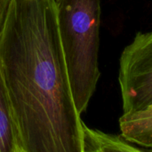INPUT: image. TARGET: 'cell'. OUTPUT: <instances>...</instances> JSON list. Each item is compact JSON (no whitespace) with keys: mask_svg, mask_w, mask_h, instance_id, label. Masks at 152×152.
Returning <instances> with one entry per match:
<instances>
[{"mask_svg":"<svg viewBox=\"0 0 152 152\" xmlns=\"http://www.w3.org/2000/svg\"><path fill=\"white\" fill-rule=\"evenodd\" d=\"M0 66L21 152H85L59 33L55 0H11Z\"/></svg>","mask_w":152,"mask_h":152,"instance_id":"obj_1","label":"cell"},{"mask_svg":"<svg viewBox=\"0 0 152 152\" xmlns=\"http://www.w3.org/2000/svg\"><path fill=\"white\" fill-rule=\"evenodd\" d=\"M59 33L71 93L82 115L100 78V0H55Z\"/></svg>","mask_w":152,"mask_h":152,"instance_id":"obj_2","label":"cell"},{"mask_svg":"<svg viewBox=\"0 0 152 152\" xmlns=\"http://www.w3.org/2000/svg\"><path fill=\"white\" fill-rule=\"evenodd\" d=\"M118 82L123 114L152 106V30L138 32L123 50Z\"/></svg>","mask_w":152,"mask_h":152,"instance_id":"obj_3","label":"cell"},{"mask_svg":"<svg viewBox=\"0 0 152 152\" xmlns=\"http://www.w3.org/2000/svg\"><path fill=\"white\" fill-rule=\"evenodd\" d=\"M121 136L143 148H152V106L119 118Z\"/></svg>","mask_w":152,"mask_h":152,"instance_id":"obj_4","label":"cell"},{"mask_svg":"<svg viewBox=\"0 0 152 152\" xmlns=\"http://www.w3.org/2000/svg\"><path fill=\"white\" fill-rule=\"evenodd\" d=\"M85 152H152L139 148L121 135L103 133L84 125Z\"/></svg>","mask_w":152,"mask_h":152,"instance_id":"obj_5","label":"cell"},{"mask_svg":"<svg viewBox=\"0 0 152 152\" xmlns=\"http://www.w3.org/2000/svg\"><path fill=\"white\" fill-rule=\"evenodd\" d=\"M0 152H21L17 125L0 66Z\"/></svg>","mask_w":152,"mask_h":152,"instance_id":"obj_6","label":"cell"},{"mask_svg":"<svg viewBox=\"0 0 152 152\" xmlns=\"http://www.w3.org/2000/svg\"><path fill=\"white\" fill-rule=\"evenodd\" d=\"M11 0H0V33L3 29V25L7 14Z\"/></svg>","mask_w":152,"mask_h":152,"instance_id":"obj_7","label":"cell"}]
</instances>
